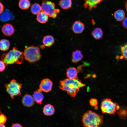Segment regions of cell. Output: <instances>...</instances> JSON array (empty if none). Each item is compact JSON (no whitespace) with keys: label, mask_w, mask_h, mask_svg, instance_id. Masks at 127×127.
Segmentation results:
<instances>
[{"label":"cell","mask_w":127,"mask_h":127,"mask_svg":"<svg viewBox=\"0 0 127 127\" xmlns=\"http://www.w3.org/2000/svg\"><path fill=\"white\" fill-rule=\"evenodd\" d=\"M59 84L60 89L66 91L70 96L74 97L75 96L80 88L85 85L78 78H67L60 81Z\"/></svg>","instance_id":"obj_1"},{"label":"cell","mask_w":127,"mask_h":127,"mask_svg":"<svg viewBox=\"0 0 127 127\" xmlns=\"http://www.w3.org/2000/svg\"><path fill=\"white\" fill-rule=\"evenodd\" d=\"M24 56V53L14 47L7 53H4L1 56V59L6 65L16 64H21Z\"/></svg>","instance_id":"obj_2"},{"label":"cell","mask_w":127,"mask_h":127,"mask_svg":"<svg viewBox=\"0 0 127 127\" xmlns=\"http://www.w3.org/2000/svg\"><path fill=\"white\" fill-rule=\"evenodd\" d=\"M82 121L84 127H99L103 124V118L102 116L89 110L83 115Z\"/></svg>","instance_id":"obj_3"},{"label":"cell","mask_w":127,"mask_h":127,"mask_svg":"<svg viewBox=\"0 0 127 127\" xmlns=\"http://www.w3.org/2000/svg\"><path fill=\"white\" fill-rule=\"evenodd\" d=\"M23 53L25 59L30 63L39 60L42 56L39 48L37 46H32L26 47Z\"/></svg>","instance_id":"obj_4"},{"label":"cell","mask_w":127,"mask_h":127,"mask_svg":"<svg viewBox=\"0 0 127 127\" xmlns=\"http://www.w3.org/2000/svg\"><path fill=\"white\" fill-rule=\"evenodd\" d=\"M41 6L42 11L53 18H56L60 12L59 9L55 8L54 3L51 1L43 0Z\"/></svg>","instance_id":"obj_5"},{"label":"cell","mask_w":127,"mask_h":127,"mask_svg":"<svg viewBox=\"0 0 127 127\" xmlns=\"http://www.w3.org/2000/svg\"><path fill=\"white\" fill-rule=\"evenodd\" d=\"M119 108L120 107L117 103L109 99H103L101 102V109L103 113L114 114Z\"/></svg>","instance_id":"obj_6"},{"label":"cell","mask_w":127,"mask_h":127,"mask_svg":"<svg viewBox=\"0 0 127 127\" xmlns=\"http://www.w3.org/2000/svg\"><path fill=\"white\" fill-rule=\"evenodd\" d=\"M5 87L7 92L12 99L15 96L21 94V90L22 84L15 79H12L8 83L5 84Z\"/></svg>","instance_id":"obj_7"},{"label":"cell","mask_w":127,"mask_h":127,"mask_svg":"<svg viewBox=\"0 0 127 127\" xmlns=\"http://www.w3.org/2000/svg\"><path fill=\"white\" fill-rule=\"evenodd\" d=\"M52 82L50 79L48 78H45L41 81L39 89L42 91L48 93L52 90Z\"/></svg>","instance_id":"obj_8"},{"label":"cell","mask_w":127,"mask_h":127,"mask_svg":"<svg viewBox=\"0 0 127 127\" xmlns=\"http://www.w3.org/2000/svg\"><path fill=\"white\" fill-rule=\"evenodd\" d=\"M1 31L3 33L7 36H10L14 33V29L11 24L7 23L4 25L1 28Z\"/></svg>","instance_id":"obj_9"},{"label":"cell","mask_w":127,"mask_h":127,"mask_svg":"<svg viewBox=\"0 0 127 127\" xmlns=\"http://www.w3.org/2000/svg\"><path fill=\"white\" fill-rule=\"evenodd\" d=\"M72 28L73 31L76 34L82 33L85 28L84 24L79 21H75L73 24Z\"/></svg>","instance_id":"obj_10"},{"label":"cell","mask_w":127,"mask_h":127,"mask_svg":"<svg viewBox=\"0 0 127 127\" xmlns=\"http://www.w3.org/2000/svg\"><path fill=\"white\" fill-rule=\"evenodd\" d=\"M85 1L84 6L85 8H88L91 11L97 7V5L102 2L103 0H84Z\"/></svg>","instance_id":"obj_11"},{"label":"cell","mask_w":127,"mask_h":127,"mask_svg":"<svg viewBox=\"0 0 127 127\" xmlns=\"http://www.w3.org/2000/svg\"><path fill=\"white\" fill-rule=\"evenodd\" d=\"M42 91L39 88L34 91L32 97L34 101L37 103L41 105L43 100L44 96Z\"/></svg>","instance_id":"obj_12"},{"label":"cell","mask_w":127,"mask_h":127,"mask_svg":"<svg viewBox=\"0 0 127 127\" xmlns=\"http://www.w3.org/2000/svg\"><path fill=\"white\" fill-rule=\"evenodd\" d=\"M22 102L24 106L25 107H30L33 105L34 100L32 96L31 95L26 94L23 97Z\"/></svg>","instance_id":"obj_13"},{"label":"cell","mask_w":127,"mask_h":127,"mask_svg":"<svg viewBox=\"0 0 127 127\" xmlns=\"http://www.w3.org/2000/svg\"><path fill=\"white\" fill-rule=\"evenodd\" d=\"M83 57L81 51L79 49L76 50L72 53L71 61L73 63H76L80 61Z\"/></svg>","instance_id":"obj_14"},{"label":"cell","mask_w":127,"mask_h":127,"mask_svg":"<svg viewBox=\"0 0 127 127\" xmlns=\"http://www.w3.org/2000/svg\"><path fill=\"white\" fill-rule=\"evenodd\" d=\"M79 72L77 69L74 67H71L67 69L66 75L68 78L76 79L78 78V73Z\"/></svg>","instance_id":"obj_15"},{"label":"cell","mask_w":127,"mask_h":127,"mask_svg":"<svg viewBox=\"0 0 127 127\" xmlns=\"http://www.w3.org/2000/svg\"><path fill=\"white\" fill-rule=\"evenodd\" d=\"M55 111L54 107L50 104L45 105L43 108V113L45 115L47 116L52 115L54 114Z\"/></svg>","instance_id":"obj_16"},{"label":"cell","mask_w":127,"mask_h":127,"mask_svg":"<svg viewBox=\"0 0 127 127\" xmlns=\"http://www.w3.org/2000/svg\"><path fill=\"white\" fill-rule=\"evenodd\" d=\"M55 42L54 37L51 35H47L44 37L43 43L44 45L46 47H50Z\"/></svg>","instance_id":"obj_17"},{"label":"cell","mask_w":127,"mask_h":127,"mask_svg":"<svg viewBox=\"0 0 127 127\" xmlns=\"http://www.w3.org/2000/svg\"><path fill=\"white\" fill-rule=\"evenodd\" d=\"M114 16L116 20L121 21L125 18V13L124 10L119 9L116 11L114 13Z\"/></svg>","instance_id":"obj_18"},{"label":"cell","mask_w":127,"mask_h":127,"mask_svg":"<svg viewBox=\"0 0 127 127\" xmlns=\"http://www.w3.org/2000/svg\"><path fill=\"white\" fill-rule=\"evenodd\" d=\"M48 15L42 11L37 15L36 19L39 22L44 24L48 21Z\"/></svg>","instance_id":"obj_19"},{"label":"cell","mask_w":127,"mask_h":127,"mask_svg":"<svg viewBox=\"0 0 127 127\" xmlns=\"http://www.w3.org/2000/svg\"><path fill=\"white\" fill-rule=\"evenodd\" d=\"M103 33L102 29L99 28L94 29L91 33V35L95 39L99 40L102 37Z\"/></svg>","instance_id":"obj_20"},{"label":"cell","mask_w":127,"mask_h":127,"mask_svg":"<svg viewBox=\"0 0 127 127\" xmlns=\"http://www.w3.org/2000/svg\"><path fill=\"white\" fill-rule=\"evenodd\" d=\"M59 4L64 9H67L70 8L72 4L71 0H60Z\"/></svg>","instance_id":"obj_21"},{"label":"cell","mask_w":127,"mask_h":127,"mask_svg":"<svg viewBox=\"0 0 127 127\" xmlns=\"http://www.w3.org/2000/svg\"><path fill=\"white\" fill-rule=\"evenodd\" d=\"M10 43L8 40L3 39L0 40V50L3 51L8 50L10 46Z\"/></svg>","instance_id":"obj_22"},{"label":"cell","mask_w":127,"mask_h":127,"mask_svg":"<svg viewBox=\"0 0 127 127\" xmlns=\"http://www.w3.org/2000/svg\"><path fill=\"white\" fill-rule=\"evenodd\" d=\"M30 5V3L29 0H20L18 3L19 7L23 10L28 9Z\"/></svg>","instance_id":"obj_23"},{"label":"cell","mask_w":127,"mask_h":127,"mask_svg":"<svg viewBox=\"0 0 127 127\" xmlns=\"http://www.w3.org/2000/svg\"><path fill=\"white\" fill-rule=\"evenodd\" d=\"M31 11L34 15H37L42 11L41 6L38 3L33 4L31 7Z\"/></svg>","instance_id":"obj_24"},{"label":"cell","mask_w":127,"mask_h":127,"mask_svg":"<svg viewBox=\"0 0 127 127\" xmlns=\"http://www.w3.org/2000/svg\"><path fill=\"white\" fill-rule=\"evenodd\" d=\"M3 13L0 16V20L2 21L5 22L11 19H12L13 17L12 15L9 12H7L6 13Z\"/></svg>","instance_id":"obj_25"},{"label":"cell","mask_w":127,"mask_h":127,"mask_svg":"<svg viewBox=\"0 0 127 127\" xmlns=\"http://www.w3.org/2000/svg\"><path fill=\"white\" fill-rule=\"evenodd\" d=\"M120 51L121 56L119 58L121 59L124 58L127 60V44L120 47Z\"/></svg>","instance_id":"obj_26"},{"label":"cell","mask_w":127,"mask_h":127,"mask_svg":"<svg viewBox=\"0 0 127 127\" xmlns=\"http://www.w3.org/2000/svg\"><path fill=\"white\" fill-rule=\"evenodd\" d=\"M7 120V118L4 115L0 114V124H4L6 122Z\"/></svg>","instance_id":"obj_27"},{"label":"cell","mask_w":127,"mask_h":127,"mask_svg":"<svg viewBox=\"0 0 127 127\" xmlns=\"http://www.w3.org/2000/svg\"><path fill=\"white\" fill-rule=\"evenodd\" d=\"M89 103L91 106L94 107L97 106L98 103L97 100L94 98L91 99L89 101Z\"/></svg>","instance_id":"obj_28"},{"label":"cell","mask_w":127,"mask_h":127,"mask_svg":"<svg viewBox=\"0 0 127 127\" xmlns=\"http://www.w3.org/2000/svg\"><path fill=\"white\" fill-rule=\"evenodd\" d=\"M5 64L2 61L0 60V72H2L5 69Z\"/></svg>","instance_id":"obj_29"},{"label":"cell","mask_w":127,"mask_h":127,"mask_svg":"<svg viewBox=\"0 0 127 127\" xmlns=\"http://www.w3.org/2000/svg\"><path fill=\"white\" fill-rule=\"evenodd\" d=\"M122 25L124 27L127 29V17H125L123 20Z\"/></svg>","instance_id":"obj_30"},{"label":"cell","mask_w":127,"mask_h":127,"mask_svg":"<svg viewBox=\"0 0 127 127\" xmlns=\"http://www.w3.org/2000/svg\"><path fill=\"white\" fill-rule=\"evenodd\" d=\"M4 8V7L3 4L0 2V15L3 12Z\"/></svg>","instance_id":"obj_31"},{"label":"cell","mask_w":127,"mask_h":127,"mask_svg":"<svg viewBox=\"0 0 127 127\" xmlns=\"http://www.w3.org/2000/svg\"><path fill=\"white\" fill-rule=\"evenodd\" d=\"M11 127H23L19 123H13Z\"/></svg>","instance_id":"obj_32"},{"label":"cell","mask_w":127,"mask_h":127,"mask_svg":"<svg viewBox=\"0 0 127 127\" xmlns=\"http://www.w3.org/2000/svg\"><path fill=\"white\" fill-rule=\"evenodd\" d=\"M125 8L127 13V1L125 2Z\"/></svg>","instance_id":"obj_33"},{"label":"cell","mask_w":127,"mask_h":127,"mask_svg":"<svg viewBox=\"0 0 127 127\" xmlns=\"http://www.w3.org/2000/svg\"><path fill=\"white\" fill-rule=\"evenodd\" d=\"M0 127H6L4 124H0Z\"/></svg>","instance_id":"obj_34"},{"label":"cell","mask_w":127,"mask_h":127,"mask_svg":"<svg viewBox=\"0 0 127 127\" xmlns=\"http://www.w3.org/2000/svg\"><path fill=\"white\" fill-rule=\"evenodd\" d=\"M94 108L95 109L97 110L98 108V107L97 106H95L94 107Z\"/></svg>","instance_id":"obj_35"},{"label":"cell","mask_w":127,"mask_h":127,"mask_svg":"<svg viewBox=\"0 0 127 127\" xmlns=\"http://www.w3.org/2000/svg\"><path fill=\"white\" fill-rule=\"evenodd\" d=\"M1 112L0 109V114H1Z\"/></svg>","instance_id":"obj_36"}]
</instances>
